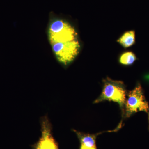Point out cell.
I'll use <instances>...</instances> for the list:
<instances>
[{"instance_id":"obj_6","label":"cell","mask_w":149,"mask_h":149,"mask_svg":"<svg viewBox=\"0 0 149 149\" xmlns=\"http://www.w3.org/2000/svg\"><path fill=\"white\" fill-rule=\"evenodd\" d=\"M117 42L123 47L127 48L133 46L136 42V35L133 30L128 31L123 33Z\"/></svg>"},{"instance_id":"obj_3","label":"cell","mask_w":149,"mask_h":149,"mask_svg":"<svg viewBox=\"0 0 149 149\" xmlns=\"http://www.w3.org/2000/svg\"><path fill=\"white\" fill-rule=\"evenodd\" d=\"M139 111L148 113L149 105L145 98L142 86L138 83L134 89L127 93L123 116L125 115V118H129Z\"/></svg>"},{"instance_id":"obj_8","label":"cell","mask_w":149,"mask_h":149,"mask_svg":"<svg viewBox=\"0 0 149 149\" xmlns=\"http://www.w3.org/2000/svg\"><path fill=\"white\" fill-rule=\"evenodd\" d=\"M148 120H149V111L148 112Z\"/></svg>"},{"instance_id":"obj_1","label":"cell","mask_w":149,"mask_h":149,"mask_svg":"<svg viewBox=\"0 0 149 149\" xmlns=\"http://www.w3.org/2000/svg\"><path fill=\"white\" fill-rule=\"evenodd\" d=\"M48 37L59 62L66 66L75 59L80 45L77 32L72 25L61 19H53L48 29Z\"/></svg>"},{"instance_id":"obj_4","label":"cell","mask_w":149,"mask_h":149,"mask_svg":"<svg viewBox=\"0 0 149 149\" xmlns=\"http://www.w3.org/2000/svg\"><path fill=\"white\" fill-rule=\"evenodd\" d=\"M34 149H59L58 145L52 133V127L47 117L42 122V135L34 146Z\"/></svg>"},{"instance_id":"obj_2","label":"cell","mask_w":149,"mask_h":149,"mask_svg":"<svg viewBox=\"0 0 149 149\" xmlns=\"http://www.w3.org/2000/svg\"><path fill=\"white\" fill-rule=\"evenodd\" d=\"M103 82V86L101 94L94 102V103H99L106 100L117 103L123 115L127 94L124 83L119 80H112L109 77L104 79Z\"/></svg>"},{"instance_id":"obj_5","label":"cell","mask_w":149,"mask_h":149,"mask_svg":"<svg viewBox=\"0 0 149 149\" xmlns=\"http://www.w3.org/2000/svg\"><path fill=\"white\" fill-rule=\"evenodd\" d=\"M80 141V146L79 149H97L96 144L97 138L99 135L104 132L90 134L73 130Z\"/></svg>"},{"instance_id":"obj_7","label":"cell","mask_w":149,"mask_h":149,"mask_svg":"<svg viewBox=\"0 0 149 149\" xmlns=\"http://www.w3.org/2000/svg\"><path fill=\"white\" fill-rule=\"evenodd\" d=\"M137 60L136 55L133 52H126L120 56L119 62L122 65L129 66L132 65Z\"/></svg>"}]
</instances>
